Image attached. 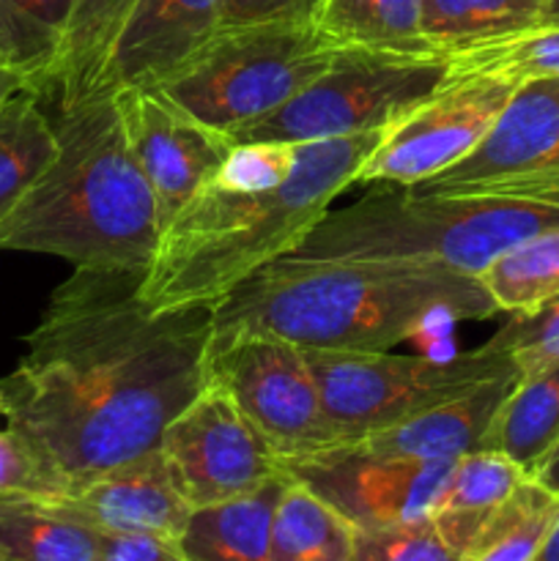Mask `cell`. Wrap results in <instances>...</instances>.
<instances>
[{"instance_id": "1", "label": "cell", "mask_w": 559, "mask_h": 561, "mask_svg": "<svg viewBox=\"0 0 559 561\" xmlns=\"http://www.w3.org/2000/svg\"><path fill=\"white\" fill-rule=\"evenodd\" d=\"M142 272L75 268L49 294L0 409L60 496L159 447L206 387L212 307L157 312Z\"/></svg>"}, {"instance_id": "2", "label": "cell", "mask_w": 559, "mask_h": 561, "mask_svg": "<svg viewBox=\"0 0 559 561\" xmlns=\"http://www.w3.org/2000/svg\"><path fill=\"white\" fill-rule=\"evenodd\" d=\"M384 129L318 142H247L184 203L142 272L151 310L214 307L258 268L290 255L356 184Z\"/></svg>"}, {"instance_id": "3", "label": "cell", "mask_w": 559, "mask_h": 561, "mask_svg": "<svg viewBox=\"0 0 559 561\" xmlns=\"http://www.w3.org/2000/svg\"><path fill=\"white\" fill-rule=\"evenodd\" d=\"M497 305L475 274L438 263L285 255L212 307L214 332H258L316 351H389L433 323Z\"/></svg>"}, {"instance_id": "4", "label": "cell", "mask_w": 559, "mask_h": 561, "mask_svg": "<svg viewBox=\"0 0 559 561\" xmlns=\"http://www.w3.org/2000/svg\"><path fill=\"white\" fill-rule=\"evenodd\" d=\"M58 153L0 219V250L38 252L96 272H146L159 247L157 197L113 93L58 110Z\"/></svg>"}, {"instance_id": "5", "label": "cell", "mask_w": 559, "mask_h": 561, "mask_svg": "<svg viewBox=\"0 0 559 561\" xmlns=\"http://www.w3.org/2000/svg\"><path fill=\"white\" fill-rule=\"evenodd\" d=\"M554 225L559 206L546 203L378 186L351 206L329 208L290 255L438 263L480 277L499 255Z\"/></svg>"}, {"instance_id": "6", "label": "cell", "mask_w": 559, "mask_h": 561, "mask_svg": "<svg viewBox=\"0 0 559 561\" xmlns=\"http://www.w3.org/2000/svg\"><path fill=\"white\" fill-rule=\"evenodd\" d=\"M338 53L312 20L219 27L159 91L230 137L312 85Z\"/></svg>"}, {"instance_id": "7", "label": "cell", "mask_w": 559, "mask_h": 561, "mask_svg": "<svg viewBox=\"0 0 559 561\" xmlns=\"http://www.w3.org/2000/svg\"><path fill=\"white\" fill-rule=\"evenodd\" d=\"M305 356L321 389L329 422L343 444L362 442L480 383L518 373L513 356L493 340L482 348L444 359L389 351L316 348H305Z\"/></svg>"}, {"instance_id": "8", "label": "cell", "mask_w": 559, "mask_h": 561, "mask_svg": "<svg viewBox=\"0 0 559 561\" xmlns=\"http://www.w3.org/2000/svg\"><path fill=\"white\" fill-rule=\"evenodd\" d=\"M453 77L442 53H373L340 49L332 66L290 102L233 131V146L247 142H318L365 135L425 102Z\"/></svg>"}, {"instance_id": "9", "label": "cell", "mask_w": 559, "mask_h": 561, "mask_svg": "<svg viewBox=\"0 0 559 561\" xmlns=\"http://www.w3.org/2000/svg\"><path fill=\"white\" fill-rule=\"evenodd\" d=\"M206 381L223 389L280 460L340 447L305 348L258 332H214Z\"/></svg>"}, {"instance_id": "10", "label": "cell", "mask_w": 559, "mask_h": 561, "mask_svg": "<svg viewBox=\"0 0 559 561\" xmlns=\"http://www.w3.org/2000/svg\"><path fill=\"white\" fill-rule=\"evenodd\" d=\"M515 85L493 77L453 75L425 102L384 129L356 184L420 186L464 162L488 137Z\"/></svg>"}, {"instance_id": "11", "label": "cell", "mask_w": 559, "mask_h": 561, "mask_svg": "<svg viewBox=\"0 0 559 561\" xmlns=\"http://www.w3.org/2000/svg\"><path fill=\"white\" fill-rule=\"evenodd\" d=\"M159 453L192 510L241 499L285 474L272 444L208 381L164 427Z\"/></svg>"}, {"instance_id": "12", "label": "cell", "mask_w": 559, "mask_h": 561, "mask_svg": "<svg viewBox=\"0 0 559 561\" xmlns=\"http://www.w3.org/2000/svg\"><path fill=\"white\" fill-rule=\"evenodd\" d=\"M455 460L376 455L356 444L283 460L288 480L316 493L354 529H384L427 518L442 507Z\"/></svg>"}, {"instance_id": "13", "label": "cell", "mask_w": 559, "mask_h": 561, "mask_svg": "<svg viewBox=\"0 0 559 561\" xmlns=\"http://www.w3.org/2000/svg\"><path fill=\"white\" fill-rule=\"evenodd\" d=\"M554 168H559V77L515 88L493 129L464 162L411 190L526 201Z\"/></svg>"}, {"instance_id": "14", "label": "cell", "mask_w": 559, "mask_h": 561, "mask_svg": "<svg viewBox=\"0 0 559 561\" xmlns=\"http://www.w3.org/2000/svg\"><path fill=\"white\" fill-rule=\"evenodd\" d=\"M126 142L157 197L159 228L228 162L233 140L164 96L159 88L115 91Z\"/></svg>"}, {"instance_id": "15", "label": "cell", "mask_w": 559, "mask_h": 561, "mask_svg": "<svg viewBox=\"0 0 559 561\" xmlns=\"http://www.w3.org/2000/svg\"><path fill=\"white\" fill-rule=\"evenodd\" d=\"M47 502L99 535H162L179 540L192 515L159 447Z\"/></svg>"}, {"instance_id": "16", "label": "cell", "mask_w": 559, "mask_h": 561, "mask_svg": "<svg viewBox=\"0 0 559 561\" xmlns=\"http://www.w3.org/2000/svg\"><path fill=\"white\" fill-rule=\"evenodd\" d=\"M225 0H137L104 69L102 93L159 88L219 31Z\"/></svg>"}, {"instance_id": "17", "label": "cell", "mask_w": 559, "mask_h": 561, "mask_svg": "<svg viewBox=\"0 0 559 561\" xmlns=\"http://www.w3.org/2000/svg\"><path fill=\"white\" fill-rule=\"evenodd\" d=\"M518 378V373H507V376L480 383L458 398L431 405L398 425L362 438L356 447L411 460H458L477 453L486 447L488 431Z\"/></svg>"}, {"instance_id": "18", "label": "cell", "mask_w": 559, "mask_h": 561, "mask_svg": "<svg viewBox=\"0 0 559 561\" xmlns=\"http://www.w3.org/2000/svg\"><path fill=\"white\" fill-rule=\"evenodd\" d=\"M135 3L137 0H75L42 99L55 96L58 110H69L102 96L107 58Z\"/></svg>"}, {"instance_id": "19", "label": "cell", "mask_w": 559, "mask_h": 561, "mask_svg": "<svg viewBox=\"0 0 559 561\" xmlns=\"http://www.w3.org/2000/svg\"><path fill=\"white\" fill-rule=\"evenodd\" d=\"M285 485L288 474L241 499L192 510L175 540L181 553L190 561H274V510Z\"/></svg>"}, {"instance_id": "20", "label": "cell", "mask_w": 559, "mask_h": 561, "mask_svg": "<svg viewBox=\"0 0 559 561\" xmlns=\"http://www.w3.org/2000/svg\"><path fill=\"white\" fill-rule=\"evenodd\" d=\"M102 535L66 518L44 496L0 493V557L5 561H99Z\"/></svg>"}, {"instance_id": "21", "label": "cell", "mask_w": 559, "mask_h": 561, "mask_svg": "<svg viewBox=\"0 0 559 561\" xmlns=\"http://www.w3.org/2000/svg\"><path fill=\"white\" fill-rule=\"evenodd\" d=\"M559 444V365L518 378L504 398L486 447L532 474Z\"/></svg>"}, {"instance_id": "22", "label": "cell", "mask_w": 559, "mask_h": 561, "mask_svg": "<svg viewBox=\"0 0 559 561\" xmlns=\"http://www.w3.org/2000/svg\"><path fill=\"white\" fill-rule=\"evenodd\" d=\"M312 22L340 49L436 53L422 38V0H321Z\"/></svg>"}, {"instance_id": "23", "label": "cell", "mask_w": 559, "mask_h": 561, "mask_svg": "<svg viewBox=\"0 0 559 561\" xmlns=\"http://www.w3.org/2000/svg\"><path fill=\"white\" fill-rule=\"evenodd\" d=\"M58 153L55 124L33 91H20L0 107V219L25 197Z\"/></svg>"}, {"instance_id": "24", "label": "cell", "mask_w": 559, "mask_h": 561, "mask_svg": "<svg viewBox=\"0 0 559 561\" xmlns=\"http://www.w3.org/2000/svg\"><path fill=\"white\" fill-rule=\"evenodd\" d=\"M274 561H351L354 526L316 493L288 480L272 526Z\"/></svg>"}, {"instance_id": "25", "label": "cell", "mask_w": 559, "mask_h": 561, "mask_svg": "<svg viewBox=\"0 0 559 561\" xmlns=\"http://www.w3.org/2000/svg\"><path fill=\"white\" fill-rule=\"evenodd\" d=\"M546 0H422V38L449 55L540 22Z\"/></svg>"}, {"instance_id": "26", "label": "cell", "mask_w": 559, "mask_h": 561, "mask_svg": "<svg viewBox=\"0 0 559 561\" xmlns=\"http://www.w3.org/2000/svg\"><path fill=\"white\" fill-rule=\"evenodd\" d=\"M499 312L529 316L559 299V225L529 236L480 272Z\"/></svg>"}, {"instance_id": "27", "label": "cell", "mask_w": 559, "mask_h": 561, "mask_svg": "<svg viewBox=\"0 0 559 561\" xmlns=\"http://www.w3.org/2000/svg\"><path fill=\"white\" fill-rule=\"evenodd\" d=\"M559 524V496L526 477L482 524L469 561H532Z\"/></svg>"}, {"instance_id": "28", "label": "cell", "mask_w": 559, "mask_h": 561, "mask_svg": "<svg viewBox=\"0 0 559 561\" xmlns=\"http://www.w3.org/2000/svg\"><path fill=\"white\" fill-rule=\"evenodd\" d=\"M453 75H477L526 85L559 77V25H532L449 53Z\"/></svg>"}, {"instance_id": "29", "label": "cell", "mask_w": 559, "mask_h": 561, "mask_svg": "<svg viewBox=\"0 0 559 561\" xmlns=\"http://www.w3.org/2000/svg\"><path fill=\"white\" fill-rule=\"evenodd\" d=\"M71 9L75 0H0V31L14 47L16 69L38 99Z\"/></svg>"}, {"instance_id": "30", "label": "cell", "mask_w": 559, "mask_h": 561, "mask_svg": "<svg viewBox=\"0 0 559 561\" xmlns=\"http://www.w3.org/2000/svg\"><path fill=\"white\" fill-rule=\"evenodd\" d=\"M526 477L529 474L521 466H515L497 449H477L455 460L453 477H449L438 510L488 518L493 510H499L513 496V491Z\"/></svg>"}, {"instance_id": "31", "label": "cell", "mask_w": 559, "mask_h": 561, "mask_svg": "<svg viewBox=\"0 0 559 561\" xmlns=\"http://www.w3.org/2000/svg\"><path fill=\"white\" fill-rule=\"evenodd\" d=\"M351 561H469V546L433 513L411 524L354 529Z\"/></svg>"}, {"instance_id": "32", "label": "cell", "mask_w": 559, "mask_h": 561, "mask_svg": "<svg viewBox=\"0 0 559 561\" xmlns=\"http://www.w3.org/2000/svg\"><path fill=\"white\" fill-rule=\"evenodd\" d=\"M491 340L513 356L521 378L559 365V299L529 316H513Z\"/></svg>"}, {"instance_id": "33", "label": "cell", "mask_w": 559, "mask_h": 561, "mask_svg": "<svg viewBox=\"0 0 559 561\" xmlns=\"http://www.w3.org/2000/svg\"><path fill=\"white\" fill-rule=\"evenodd\" d=\"M0 493H31V496H60V488L47 474L25 438L11 427L0 409Z\"/></svg>"}, {"instance_id": "34", "label": "cell", "mask_w": 559, "mask_h": 561, "mask_svg": "<svg viewBox=\"0 0 559 561\" xmlns=\"http://www.w3.org/2000/svg\"><path fill=\"white\" fill-rule=\"evenodd\" d=\"M321 0H225L219 27L255 25V22L312 20Z\"/></svg>"}, {"instance_id": "35", "label": "cell", "mask_w": 559, "mask_h": 561, "mask_svg": "<svg viewBox=\"0 0 559 561\" xmlns=\"http://www.w3.org/2000/svg\"><path fill=\"white\" fill-rule=\"evenodd\" d=\"M99 561H190L173 537L162 535H102Z\"/></svg>"}, {"instance_id": "36", "label": "cell", "mask_w": 559, "mask_h": 561, "mask_svg": "<svg viewBox=\"0 0 559 561\" xmlns=\"http://www.w3.org/2000/svg\"><path fill=\"white\" fill-rule=\"evenodd\" d=\"M20 91H31V88H27L25 75H22L16 66L0 64V107H3L11 96H16Z\"/></svg>"}, {"instance_id": "37", "label": "cell", "mask_w": 559, "mask_h": 561, "mask_svg": "<svg viewBox=\"0 0 559 561\" xmlns=\"http://www.w3.org/2000/svg\"><path fill=\"white\" fill-rule=\"evenodd\" d=\"M532 480L540 482L543 488H548L551 493H557L559 496V444L551 449V453L546 455V460H543L540 466H537L535 471H532Z\"/></svg>"}, {"instance_id": "38", "label": "cell", "mask_w": 559, "mask_h": 561, "mask_svg": "<svg viewBox=\"0 0 559 561\" xmlns=\"http://www.w3.org/2000/svg\"><path fill=\"white\" fill-rule=\"evenodd\" d=\"M529 203H546V206H559V168H554L535 190L526 197Z\"/></svg>"}, {"instance_id": "39", "label": "cell", "mask_w": 559, "mask_h": 561, "mask_svg": "<svg viewBox=\"0 0 559 561\" xmlns=\"http://www.w3.org/2000/svg\"><path fill=\"white\" fill-rule=\"evenodd\" d=\"M532 561H559V524L554 526V531L548 535V540L543 542V548L535 553Z\"/></svg>"}, {"instance_id": "40", "label": "cell", "mask_w": 559, "mask_h": 561, "mask_svg": "<svg viewBox=\"0 0 559 561\" xmlns=\"http://www.w3.org/2000/svg\"><path fill=\"white\" fill-rule=\"evenodd\" d=\"M537 25H559V0H546V5H543V16Z\"/></svg>"}, {"instance_id": "41", "label": "cell", "mask_w": 559, "mask_h": 561, "mask_svg": "<svg viewBox=\"0 0 559 561\" xmlns=\"http://www.w3.org/2000/svg\"><path fill=\"white\" fill-rule=\"evenodd\" d=\"M0 64L16 66L14 47H11V42H9V38H5V33H3V31H0Z\"/></svg>"}, {"instance_id": "42", "label": "cell", "mask_w": 559, "mask_h": 561, "mask_svg": "<svg viewBox=\"0 0 559 561\" xmlns=\"http://www.w3.org/2000/svg\"><path fill=\"white\" fill-rule=\"evenodd\" d=\"M0 561H5V559H3V557H0Z\"/></svg>"}]
</instances>
